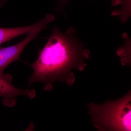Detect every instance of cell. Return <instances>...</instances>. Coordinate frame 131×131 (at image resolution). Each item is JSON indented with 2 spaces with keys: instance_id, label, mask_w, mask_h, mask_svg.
Returning a JSON list of instances; mask_svg holds the SVG:
<instances>
[{
  "instance_id": "cell-2",
  "label": "cell",
  "mask_w": 131,
  "mask_h": 131,
  "mask_svg": "<svg viewBox=\"0 0 131 131\" xmlns=\"http://www.w3.org/2000/svg\"><path fill=\"white\" fill-rule=\"evenodd\" d=\"M91 122L98 131L131 130V93L101 105H87Z\"/></svg>"
},
{
  "instance_id": "cell-3",
  "label": "cell",
  "mask_w": 131,
  "mask_h": 131,
  "mask_svg": "<svg viewBox=\"0 0 131 131\" xmlns=\"http://www.w3.org/2000/svg\"><path fill=\"white\" fill-rule=\"evenodd\" d=\"M43 28L35 29L27 34L23 40L12 46L0 47V75L5 76L4 70L9 64L15 61H20V56L26 46L37 37Z\"/></svg>"
},
{
  "instance_id": "cell-4",
  "label": "cell",
  "mask_w": 131,
  "mask_h": 131,
  "mask_svg": "<svg viewBox=\"0 0 131 131\" xmlns=\"http://www.w3.org/2000/svg\"><path fill=\"white\" fill-rule=\"evenodd\" d=\"M12 80L10 75L5 76L0 75V97L3 98L2 102L5 106H14L16 103L15 98L20 95L27 96L31 99L35 97V90L19 89L11 84Z\"/></svg>"
},
{
  "instance_id": "cell-5",
  "label": "cell",
  "mask_w": 131,
  "mask_h": 131,
  "mask_svg": "<svg viewBox=\"0 0 131 131\" xmlns=\"http://www.w3.org/2000/svg\"><path fill=\"white\" fill-rule=\"evenodd\" d=\"M54 19L55 16L54 15L48 14L44 18L31 25L14 28L0 27V46L3 43L8 42L18 36L28 34L35 29L38 28L45 29L49 24L54 21Z\"/></svg>"
},
{
  "instance_id": "cell-1",
  "label": "cell",
  "mask_w": 131,
  "mask_h": 131,
  "mask_svg": "<svg viewBox=\"0 0 131 131\" xmlns=\"http://www.w3.org/2000/svg\"><path fill=\"white\" fill-rule=\"evenodd\" d=\"M76 30L69 28L62 32L54 27L50 37L44 47L39 52L35 62L29 64L34 73L28 80L30 86L35 83H41L45 89L50 91L56 82L65 83L70 86L74 83L73 72L75 68L83 71L86 66V59L90 58L89 50L77 38Z\"/></svg>"
},
{
  "instance_id": "cell-6",
  "label": "cell",
  "mask_w": 131,
  "mask_h": 131,
  "mask_svg": "<svg viewBox=\"0 0 131 131\" xmlns=\"http://www.w3.org/2000/svg\"><path fill=\"white\" fill-rule=\"evenodd\" d=\"M2 1H0V7H1V5H2V4H3V3H4V2H2Z\"/></svg>"
}]
</instances>
